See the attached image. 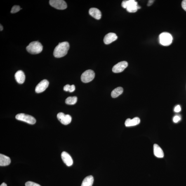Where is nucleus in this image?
Returning a JSON list of instances; mask_svg holds the SVG:
<instances>
[{"label":"nucleus","instance_id":"18","mask_svg":"<svg viewBox=\"0 0 186 186\" xmlns=\"http://www.w3.org/2000/svg\"><path fill=\"white\" fill-rule=\"evenodd\" d=\"M94 181L93 176L89 175L83 181L81 186H92Z\"/></svg>","mask_w":186,"mask_h":186},{"label":"nucleus","instance_id":"11","mask_svg":"<svg viewBox=\"0 0 186 186\" xmlns=\"http://www.w3.org/2000/svg\"><path fill=\"white\" fill-rule=\"evenodd\" d=\"M61 157L62 161L67 166H72L73 163V161L72 157L68 153L64 151L62 153Z\"/></svg>","mask_w":186,"mask_h":186},{"label":"nucleus","instance_id":"28","mask_svg":"<svg viewBox=\"0 0 186 186\" xmlns=\"http://www.w3.org/2000/svg\"><path fill=\"white\" fill-rule=\"evenodd\" d=\"M154 1H152V0L149 1L147 4V6H151L153 4V3H154Z\"/></svg>","mask_w":186,"mask_h":186},{"label":"nucleus","instance_id":"15","mask_svg":"<svg viewBox=\"0 0 186 186\" xmlns=\"http://www.w3.org/2000/svg\"><path fill=\"white\" fill-rule=\"evenodd\" d=\"M140 122V120L138 117H135L132 119L128 118L125 121V125L127 127L135 126L139 124Z\"/></svg>","mask_w":186,"mask_h":186},{"label":"nucleus","instance_id":"9","mask_svg":"<svg viewBox=\"0 0 186 186\" xmlns=\"http://www.w3.org/2000/svg\"><path fill=\"white\" fill-rule=\"evenodd\" d=\"M128 66V63L126 62H120L113 67L112 69V72L115 73L121 72L124 71Z\"/></svg>","mask_w":186,"mask_h":186},{"label":"nucleus","instance_id":"23","mask_svg":"<svg viewBox=\"0 0 186 186\" xmlns=\"http://www.w3.org/2000/svg\"><path fill=\"white\" fill-rule=\"evenodd\" d=\"M181 120V117L179 116H175L173 118V121L175 123L178 122Z\"/></svg>","mask_w":186,"mask_h":186},{"label":"nucleus","instance_id":"5","mask_svg":"<svg viewBox=\"0 0 186 186\" xmlns=\"http://www.w3.org/2000/svg\"><path fill=\"white\" fill-rule=\"evenodd\" d=\"M16 118L18 120L25 122L29 124H34L36 122V120L34 117L24 114H17Z\"/></svg>","mask_w":186,"mask_h":186},{"label":"nucleus","instance_id":"25","mask_svg":"<svg viewBox=\"0 0 186 186\" xmlns=\"http://www.w3.org/2000/svg\"><path fill=\"white\" fill-rule=\"evenodd\" d=\"M181 5L182 8L186 11V0H184L182 1Z\"/></svg>","mask_w":186,"mask_h":186},{"label":"nucleus","instance_id":"14","mask_svg":"<svg viewBox=\"0 0 186 186\" xmlns=\"http://www.w3.org/2000/svg\"><path fill=\"white\" fill-rule=\"evenodd\" d=\"M16 80L19 84H22L25 82V76L22 70H19L16 73L15 75Z\"/></svg>","mask_w":186,"mask_h":186},{"label":"nucleus","instance_id":"22","mask_svg":"<svg viewBox=\"0 0 186 186\" xmlns=\"http://www.w3.org/2000/svg\"><path fill=\"white\" fill-rule=\"evenodd\" d=\"M25 186H41L39 184L31 181H28L25 183Z\"/></svg>","mask_w":186,"mask_h":186},{"label":"nucleus","instance_id":"1","mask_svg":"<svg viewBox=\"0 0 186 186\" xmlns=\"http://www.w3.org/2000/svg\"><path fill=\"white\" fill-rule=\"evenodd\" d=\"M70 46L67 42L60 43L55 47L53 51V55L55 58H60L67 54Z\"/></svg>","mask_w":186,"mask_h":186},{"label":"nucleus","instance_id":"24","mask_svg":"<svg viewBox=\"0 0 186 186\" xmlns=\"http://www.w3.org/2000/svg\"><path fill=\"white\" fill-rule=\"evenodd\" d=\"M181 108L180 106V105H178L175 107L174 111L175 112H180L181 111Z\"/></svg>","mask_w":186,"mask_h":186},{"label":"nucleus","instance_id":"17","mask_svg":"<svg viewBox=\"0 0 186 186\" xmlns=\"http://www.w3.org/2000/svg\"><path fill=\"white\" fill-rule=\"evenodd\" d=\"M11 162L10 158L7 156L1 154H0V166H8Z\"/></svg>","mask_w":186,"mask_h":186},{"label":"nucleus","instance_id":"20","mask_svg":"<svg viewBox=\"0 0 186 186\" xmlns=\"http://www.w3.org/2000/svg\"><path fill=\"white\" fill-rule=\"evenodd\" d=\"M77 98L76 96L68 97L66 100V103L68 105H74L77 102Z\"/></svg>","mask_w":186,"mask_h":186},{"label":"nucleus","instance_id":"26","mask_svg":"<svg viewBox=\"0 0 186 186\" xmlns=\"http://www.w3.org/2000/svg\"><path fill=\"white\" fill-rule=\"evenodd\" d=\"M75 90V87L74 85H72L70 86L69 92H70V93H72V92L74 91Z\"/></svg>","mask_w":186,"mask_h":186},{"label":"nucleus","instance_id":"8","mask_svg":"<svg viewBox=\"0 0 186 186\" xmlns=\"http://www.w3.org/2000/svg\"><path fill=\"white\" fill-rule=\"evenodd\" d=\"M57 118L62 124L67 125L70 123L72 118L69 114H65L62 112H60L57 114Z\"/></svg>","mask_w":186,"mask_h":186},{"label":"nucleus","instance_id":"16","mask_svg":"<svg viewBox=\"0 0 186 186\" xmlns=\"http://www.w3.org/2000/svg\"><path fill=\"white\" fill-rule=\"evenodd\" d=\"M154 155L156 157L163 158L164 157V154L162 149L157 144L154 145Z\"/></svg>","mask_w":186,"mask_h":186},{"label":"nucleus","instance_id":"13","mask_svg":"<svg viewBox=\"0 0 186 186\" xmlns=\"http://www.w3.org/2000/svg\"><path fill=\"white\" fill-rule=\"evenodd\" d=\"M89 14L90 15L97 20H99L101 18V12L97 8H90L89 10Z\"/></svg>","mask_w":186,"mask_h":186},{"label":"nucleus","instance_id":"10","mask_svg":"<svg viewBox=\"0 0 186 186\" xmlns=\"http://www.w3.org/2000/svg\"><path fill=\"white\" fill-rule=\"evenodd\" d=\"M49 83L47 80L44 79L43 80L38 83L35 88V91L36 93H40L45 91L48 88Z\"/></svg>","mask_w":186,"mask_h":186},{"label":"nucleus","instance_id":"29","mask_svg":"<svg viewBox=\"0 0 186 186\" xmlns=\"http://www.w3.org/2000/svg\"><path fill=\"white\" fill-rule=\"evenodd\" d=\"M0 186H7V185L6 183H3L2 184H1V185Z\"/></svg>","mask_w":186,"mask_h":186},{"label":"nucleus","instance_id":"19","mask_svg":"<svg viewBox=\"0 0 186 186\" xmlns=\"http://www.w3.org/2000/svg\"><path fill=\"white\" fill-rule=\"evenodd\" d=\"M123 89L122 87H118L113 90L111 93V95L112 98H116L121 95L123 93Z\"/></svg>","mask_w":186,"mask_h":186},{"label":"nucleus","instance_id":"12","mask_svg":"<svg viewBox=\"0 0 186 186\" xmlns=\"http://www.w3.org/2000/svg\"><path fill=\"white\" fill-rule=\"evenodd\" d=\"M118 37L114 33L110 32L104 38L103 41L105 44L108 45L116 41Z\"/></svg>","mask_w":186,"mask_h":186},{"label":"nucleus","instance_id":"2","mask_svg":"<svg viewBox=\"0 0 186 186\" xmlns=\"http://www.w3.org/2000/svg\"><path fill=\"white\" fill-rule=\"evenodd\" d=\"M121 6L122 7L126 8L127 11L129 13H135L141 7L139 6L138 3L135 0H129L123 1Z\"/></svg>","mask_w":186,"mask_h":186},{"label":"nucleus","instance_id":"6","mask_svg":"<svg viewBox=\"0 0 186 186\" xmlns=\"http://www.w3.org/2000/svg\"><path fill=\"white\" fill-rule=\"evenodd\" d=\"M95 74L93 71L91 70H87L82 74L81 80L83 82L87 83L91 82L95 77Z\"/></svg>","mask_w":186,"mask_h":186},{"label":"nucleus","instance_id":"27","mask_svg":"<svg viewBox=\"0 0 186 186\" xmlns=\"http://www.w3.org/2000/svg\"><path fill=\"white\" fill-rule=\"evenodd\" d=\"M70 85L68 84L66 85L64 87V90L65 91H69V88H70Z\"/></svg>","mask_w":186,"mask_h":186},{"label":"nucleus","instance_id":"30","mask_svg":"<svg viewBox=\"0 0 186 186\" xmlns=\"http://www.w3.org/2000/svg\"><path fill=\"white\" fill-rule=\"evenodd\" d=\"M0 27H1V28H0V30H1V31H2L3 29V26L1 25V26H0Z\"/></svg>","mask_w":186,"mask_h":186},{"label":"nucleus","instance_id":"4","mask_svg":"<svg viewBox=\"0 0 186 186\" xmlns=\"http://www.w3.org/2000/svg\"><path fill=\"white\" fill-rule=\"evenodd\" d=\"M172 40L173 38L171 34L167 32H163L159 36L160 43L164 46H168L171 45Z\"/></svg>","mask_w":186,"mask_h":186},{"label":"nucleus","instance_id":"21","mask_svg":"<svg viewBox=\"0 0 186 186\" xmlns=\"http://www.w3.org/2000/svg\"><path fill=\"white\" fill-rule=\"evenodd\" d=\"M21 9L20 7L18 5H15L12 8L11 10V13L14 14L17 13Z\"/></svg>","mask_w":186,"mask_h":186},{"label":"nucleus","instance_id":"3","mask_svg":"<svg viewBox=\"0 0 186 186\" xmlns=\"http://www.w3.org/2000/svg\"><path fill=\"white\" fill-rule=\"evenodd\" d=\"M28 52L32 54H37L42 51L43 46L41 43L37 41L31 42L27 47Z\"/></svg>","mask_w":186,"mask_h":186},{"label":"nucleus","instance_id":"7","mask_svg":"<svg viewBox=\"0 0 186 186\" xmlns=\"http://www.w3.org/2000/svg\"><path fill=\"white\" fill-rule=\"evenodd\" d=\"M49 4L53 7L59 10H64L67 8L66 3L63 0H50Z\"/></svg>","mask_w":186,"mask_h":186}]
</instances>
